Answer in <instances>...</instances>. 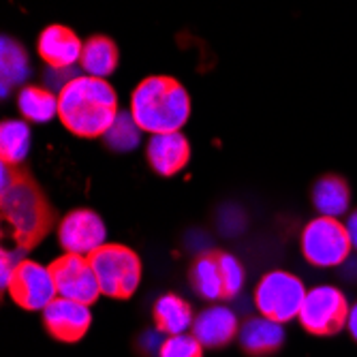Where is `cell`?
I'll return each instance as SVG.
<instances>
[{"instance_id":"cell-1","label":"cell","mask_w":357,"mask_h":357,"mask_svg":"<svg viewBox=\"0 0 357 357\" xmlns=\"http://www.w3.org/2000/svg\"><path fill=\"white\" fill-rule=\"evenodd\" d=\"M0 214L20 250L37 248L58 222L56 208L24 165H0Z\"/></svg>"},{"instance_id":"cell-21","label":"cell","mask_w":357,"mask_h":357,"mask_svg":"<svg viewBox=\"0 0 357 357\" xmlns=\"http://www.w3.org/2000/svg\"><path fill=\"white\" fill-rule=\"evenodd\" d=\"M30 152V126L24 120L0 124V163L22 165Z\"/></svg>"},{"instance_id":"cell-10","label":"cell","mask_w":357,"mask_h":357,"mask_svg":"<svg viewBox=\"0 0 357 357\" xmlns=\"http://www.w3.org/2000/svg\"><path fill=\"white\" fill-rule=\"evenodd\" d=\"M107 238L103 218L90 208H77L64 214L58 222V242L64 252L90 257L96 248H101Z\"/></svg>"},{"instance_id":"cell-12","label":"cell","mask_w":357,"mask_h":357,"mask_svg":"<svg viewBox=\"0 0 357 357\" xmlns=\"http://www.w3.org/2000/svg\"><path fill=\"white\" fill-rule=\"evenodd\" d=\"M146 158L154 174L160 178L178 176L190 160V142L182 131L150 135L146 144Z\"/></svg>"},{"instance_id":"cell-20","label":"cell","mask_w":357,"mask_h":357,"mask_svg":"<svg viewBox=\"0 0 357 357\" xmlns=\"http://www.w3.org/2000/svg\"><path fill=\"white\" fill-rule=\"evenodd\" d=\"M17 107L24 120L43 124L58 116V94L43 86H24L17 94Z\"/></svg>"},{"instance_id":"cell-13","label":"cell","mask_w":357,"mask_h":357,"mask_svg":"<svg viewBox=\"0 0 357 357\" xmlns=\"http://www.w3.org/2000/svg\"><path fill=\"white\" fill-rule=\"evenodd\" d=\"M84 50V41L64 24H50L41 30L37 39V52L47 67L62 71L71 64L79 62Z\"/></svg>"},{"instance_id":"cell-15","label":"cell","mask_w":357,"mask_h":357,"mask_svg":"<svg viewBox=\"0 0 357 357\" xmlns=\"http://www.w3.org/2000/svg\"><path fill=\"white\" fill-rule=\"evenodd\" d=\"M240 344L246 355L266 357L276 353L284 342L282 323H276L268 317H250L240 328Z\"/></svg>"},{"instance_id":"cell-4","label":"cell","mask_w":357,"mask_h":357,"mask_svg":"<svg viewBox=\"0 0 357 357\" xmlns=\"http://www.w3.org/2000/svg\"><path fill=\"white\" fill-rule=\"evenodd\" d=\"M101 294L112 300H128L142 282V259L124 244H103L90 257Z\"/></svg>"},{"instance_id":"cell-25","label":"cell","mask_w":357,"mask_h":357,"mask_svg":"<svg viewBox=\"0 0 357 357\" xmlns=\"http://www.w3.org/2000/svg\"><path fill=\"white\" fill-rule=\"evenodd\" d=\"M218 264H220V272H222V284H225V300L236 298L242 284H244V268L238 259L229 252H220L218 250Z\"/></svg>"},{"instance_id":"cell-5","label":"cell","mask_w":357,"mask_h":357,"mask_svg":"<svg viewBox=\"0 0 357 357\" xmlns=\"http://www.w3.org/2000/svg\"><path fill=\"white\" fill-rule=\"evenodd\" d=\"M306 294L304 282L296 274L274 270L259 280L255 289V306L261 317L276 323H289L291 319L300 317Z\"/></svg>"},{"instance_id":"cell-8","label":"cell","mask_w":357,"mask_h":357,"mask_svg":"<svg viewBox=\"0 0 357 357\" xmlns=\"http://www.w3.org/2000/svg\"><path fill=\"white\" fill-rule=\"evenodd\" d=\"M50 270L60 298L90 306L99 300V296H103L99 280H96V274L90 266V259L84 255L64 252L50 264Z\"/></svg>"},{"instance_id":"cell-28","label":"cell","mask_w":357,"mask_h":357,"mask_svg":"<svg viewBox=\"0 0 357 357\" xmlns=\"http://www.w3.org/2000/svg\"><path fill=\"white\" fill-rule=\"evenodd\" d=\"M347 328L353 336V340L357 342V304L351 306V312H349V321H347Z\"/></svg>"},{"instance_id":"cell-19","label":"cell","mask_w":357,"mask_h":357,"mask_svg":"<svg viewBox=\"0 0 357 357\" xmlns=\"http://www.w3.org/2000/svg\"><path fill=\"white\" fill-rule=\"evenodd\" d=\"M190 284L195 294L204 300H225V284H222V272L218 264V250L204 252L195 259L190 268Z\"/></svg>"},{"instance_id":"cell-16","label":"cell","mask_w":357,"mask_h":357,"mask_svg":"<svg viewBox=\"0 0 357 357\" xmlns=\"http://www.w3.org/2000/svg\"><path fill=\"white\" fill-rule=\"evenodd\" d=\"M312 206L321 216L340 218L349 212L351 206V186L344 176L338 174H326L317 178L312 186Z\"/></svg>"},{"instance_id":"cell-27","label":"cell","mask_w":357,"mask_h":357,"mask_svg":"<svg viewBox=\"0 0 357 357\" xmlns=\"http://www.w3.org/2000/svg\"><path fill=\"white\" fill-rule=\"evenodd\" d=\"M344 227H347V231H349V238H351L353 248L357 250V210L349 214V218H347Z\"/></svg>"},{"instance_id":"cell-23","label":"cell","mask_w":357,"mask_h":357,"mask_svg":"<svg viewBox=\"0 0 357 357\" xmlns=\"http://www.w3.org/2000/svg\"><path fill=\"white\" fill-rule=\"evenodd\" d=\"M28 75V56L24 47L17 41L3 39V82H5V92L9 84H20Z\"/></svg>"},{"instance_id":"cell-22","label":"cell","mask_w":357,"mask_h":357,"mask_svg":"<svg viewBox=\"0 0 357 357\" xmlns=\"http://www.w3.org/2000/svg\"><path fill=\"white\" fill-rule=\"evenodd\" d=\"M142 128L137 126V122L133 120L131 112L128 114H120L118 120L114 122V126L103 135L107 148L116 150V152H128L135 150L139 146V137H142Z\"/></svg>"},{"instance_id":"cell-9","label":"cell","mask_w":357,"mask_h":357,"mask_svg":"<svg viewBox=\"0 0 357 357\" xmlns=\"http://www.w3.org/2000/svg\"><path fill=\"white\" fill-rule=\"evenodd\" d=\"M7 291L17 306L30 312H43L58 298L50 266L45 268L37 261H30V259H22L17 264Z\"/></svg>"},{"instance_id":"cell-18","label":"cell","mask_w":357,"mask_h":357,"mask_svg":"<svg viewBox=\"0 0 357 357\" xmlns=\"http://www.w3.org/2000/svg\"><path fill=\"white\" fill-rule=\"evenodd\" d=\"M154 323L156 330L165 336H176V334H186L188 328H192L195 314L190 310V304L184 302L176 294L160 296L154 304Z\"/></svg>"},{"instance_id":"cell-11","label":"cell","mask_w":357,"mask_h":357,"mask_svg":"<svg viewBox=\"0 0 357 357\" xmlns=\"http://www.w3.org/2000/svg\"><path fill=\"white\" fill-rule=\"evenodd\" d=\"M90 323V306L60 296L43 310V326L47 334L60 342H79L88 334Z\"/></svg>"},{"instance_id":"cell-2","label":"cell","mask_w":357,"mask_h":357,"mask_svg":"<svg viewBox=\"0 0 357 357\" xmlns=\"http://www.w3.org/2000/svg\"><path fill=\"white\" fill-rule=\"evenodd\" d=\"M118 116V94L103 77L77 75L58 92V120L75 137H103Z\"/></svg>"},{"instance_id":"cell-14","label":"cell","mask_w":357,"mask_h":357,"mask_svg":"<svg viewBox=\"0 0 357 357\" xmlns=\"http://www.w3.org/2000/svg\"><path fill=\"white\" fill-rule=\"evenodd\" d=\"M190 334L206 349H222L240 334V323L227 306H210L195 317Z\"/></svg>"},{"instance_id":"cell-17","label":"cell","mask_w":357,"mask_h":357,"mask_svg":"<svg viewBox=\"0 0 357 357\" xmlns=\"http://www.w3.org/2000/svg\"><path fill=\"white\" fill-rule=\"evenodd\" d=\"M79 64L86 75L92 77H109L120 64L118 43L107 35H92L84 41Z\"/></svg>"},{"instance_id":"cell-3","label":"cell","mask_w":357,"mask_h":357,"mask_svg":"<svg viewBox=\"0 0 357 357\" xmlns=\"http://www.w3.org/2000/svg\"><path fill=\"white\" fill-rule=\"evenodd\" d=\"M128 112L144 133H176L190 118V96L174 75H148L133 88Z\"/></svg>"},{"instance_id":"cell-26","label":"cell","mask_w":357,"mask_h":357,"mask_svg":"<svg viewBox=\"0 0 357 357\" xmlns=\"http://www.w3.org/2000/svg\"><path fill=\"white\" fill-rule=\"evenodd\" d=\"M3 289L7 291V287H9V282H11V276H13V272H15V268H17V264L22 261L20 257H15L11 250H7V248H3Z\"/></svg>"},{"instance_id":"cell-24","label":"cell","mask_w":357,"mask_h":357,"mask_svg":"<svg viewBox=\"0 0 357 357\" xmlns=\"http://www.w3.org/2000/svg\"><path fill=\"white\" fill-rule=\"evenodd\" d=\"M204 349L192 334H176L160 342L158 357H204Z\"/></svg>"},{"instance_id":"cell-7","label":"cell","mask_w":357,"mask_h":357,"mask_svg":"<svg viewBox=\"0 0 357 357\" xmlns=\"http://www.w3.org/2000/svg\"><path fill=\"white\" fill-rule=\"evenodd\" d=\"M351 306L338 287L321 284L306 294L300 310L302 328L312 336H334L349 321Z\"/></svg>"},{"instance_id":"cell-6","label":"cell","mask_w":357,"mask_h":357,"mask_svg":"<svg viewBox=\"0 0 357 357\" xmlns=\"http://www.w3.org/2000/svg\"><path fill=\"white\" fill-rule=\"evenodd\" d=\"M353 250L347 227L340 218L317 216L302 231V255L310 266L336 268L342 266Z\"/></svg>"}]
</instances>
